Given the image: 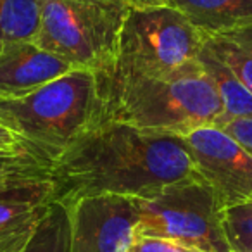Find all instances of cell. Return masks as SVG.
I'll return each mask as SVG.
<instances>
[{"label": "cell", "instance_id": "1", "mask_svg": "<svg viewBox=\"0 0 252 252\" xmlns=\"http://www.w3.org/2000/svg\"><path fill=\"white\" fill-rule=\"evenodd\" d=\"M49 175L61 200L105 193L151 199L199 176L183 137L116 121H98L85 131L49 166Z\"/></svg>", "mask_w": 252, "mask_h": 252}, {"label": "cell", "instance_id": "2", "mask_svg": "<svg viewBox=\"0 0 252 252\" xmlns=\"http://www.w3.org/2000/svg\"><path fill=\"white\" fill-rule=\"evenodd\" d=\"M97 74L100 121L125 123L138 130L187 137L216 126L223 102L199 61L168 78H149L109 69Z\"/></svg>", "mask_w": 252, "mask_h": 252}, {"label": "cell", "instance_id": "3", "mask_svg": "<svg viewBox=\"0 0 252 252\" xmlns=\"http://www.w3.org/2000/svg\"><path fill=\"white\" fill-rule=\"evenodd\" d=\"M97 74L73 69L16 98H0V125L25 151L49 166L100 121Z\"/></svg>", "mask_w": 252, "mask_h": 252}, {"label": "cell", "instance_id": "4", "mask_svg": "<svg viewBox=\"0 0 252 252\" xmlns=\"http://www.w3.org/2000/svg\"><path fill=\"white\" fill-rule=\"evenodd\" d=\"M131 0H40L35 43L73 69L114 66Z\"/></svg>", "mask_w": 252, "mask_h": 252}, {"label": "cell", "instance_id": "5", "mask_svg": "<svg viewBox=\"0 0 252 252\" xmlns=\"http://www.w3.org/2000/svg\"><path fill=\"white\" fill-rule=\"evenodd\" d=\"M204 35L176 9L131 7L112 69L149 78H168L195 63Z\"/></svg>", "mask_w": 252, "mask_h": 252}, {"label": "cell", "instance_id": "6", "mask_svg": "<svg viewBox=\"0 0 252 252\" xmlns=\"http://www.w3.org/2000/svg\"><path fill=\"white\" fill-rule=\"evenodd\" d=\"M138 237L180 242L202 252H231L223 206L202 178L173 183L151 199H137Z\"/></svg>", "mask_w": 252, "mask_h": 252}, {"label": "cell", "instance_id": "7", "mask_svg": "<svg viewBox=\"0 0 252 252\" xmlns=\"http://www.w3.org/2000/svg\"><path fill=\"white\" fill-rule=\"evenodd\" d=\"M197 175L214 190L223 209L252 202V152L216 126L187 135Z\"/></svg>", "mask_w": 252, "mask_h": 252}, {"label": "cell", "instance_id": "8", "mask_svg": "<svg viewBox=\"0 0 252 252\" xmlns=\"http://www.w3.org/2000/svg\"><path fill=\"white\" fill-rule=\"evenodd\" d=\"M71 218V252H128L137 237V199L85 195L64 200Z\"/></svg>", "mask_w": 252, "mask_h": 252}, {"label": "cell", "instance_id": "9", "mask_svg": "<svg viewBox=\"0 0 252 252\" xmlns=\"http://www.w3.org/2000/svg\"><path fill=\"white\" fill-rule=\"evenodd\" d=\"M56 199L57 185L49 171L0 178V252H21Z\"/></svg>", "mask_w": 252, "mask_h": 252}, {"label": "cell", "instance_id": "10", "mask_svg": "<svg viewBox=\"0 0 252 252\" xmlns=\"http://www.w3.org/2000/svg\"><path fill=\"white\" fill-rule=\"evenodd\" d=\"M73 67L35 42L4 43L0 52V98H16L64 76Z\"/></svg>", "mask_w": 252, "mask_h": 252}, {"label": "cell", "instance_id": "11", "mask_svg": "<svg viewBox=\"0 0 252 252\" xmlns=\"http://www.w3.org/2000/svg\"><path fill=\"white\" fill-rule=\"evenodd\" d=\"M204 38L252 26V0H169Z\"/></svg>", "mask_w": 252, "mask_h": 252}, {"label": "cell", "instance_id": "12", "mask_svg": "<svg viewBox=\"0 0 252 252\" xmlns=\"http://www.w3.org/2000/svg\"><path fill=\"white\" fill-rule=\"evenodd\" d=\"M199 64L206 74L211 78L213 85L216 87L218 95L223 102V116L218 121L216 128L231 119H252V95L240 81L237 80L230 67L204 43L199 57Z\"/></svg>", "mask_w": 252, "mask_h": 252}, {"label": "cell", "instance_id": "13", "mask_svg": "<svg viewBox=\"0 0 252 252\" xmlns=\"http://www.w3.org/2000/svg\"><path fill=\"white\" fill-rule=\"evenodd\" d=\"M21 252H71V218L64 200L50 204Z\"/></svg>", "mask_w": 252, "mask_h": 252}, {"label": "cell", "instance_id": "14", "mask_svg": "<svg viewBox=\"0 0 252 252\" xmlns=\"http://www.w3.org/2000/svg\"><path fill=\"white\" fill-rule=\"evenodd\" d=\"M206 45L252 95V26L206 38Z\"/></svg>", "mask_w": 252, "mask_h": 252}, {"label": "cell", "instance_id": "15", "mask_svg": "<svg viewBox=\"0 0 252 252\" xmlns=\"http://www.w3.org/2000/svg\"><path fill=\"white\" fill-rule=\"evenodd\" d=\"M40 14V0H0V40L35 42Z\"/></svg>", "mask_w": 252, "mask_h": 252}, {"label": "cell", "instance_id": "16", "mask_svg": "<svg viewBox=\"0 0 252 252\" xmlns=\"http://www.w3.org/2000/svg\"><path fill=\"white\" fill-rule=\"evenodd\" d=\"M223 226L231 252H252V202L226 207Z\"/></svg>", "mask_w": 252, "mask_h": 252}, {"label": "cell", "instance_id": "17", "mask_svg": "<svg viewBox=\"0 0 252 252\" xmlns=\"http://www.w3.org/2000/svg\"><path fill=\"white\" fill-rule=\"evenodd\" d=\"M32 171H49L36 158H33L25 149H12V151H0V178L16 173Z\"/></svg>", "mask_w": 252, "mask_h": 252}, {"label": "cell", "instance_id": "18", "mask_svg": "<svg viewBox=\"0 0 252 252\" xmlns=\"http://www.w3.org/2000/svg\"><path fill=\"white\" fill-rule=\"evenodd\" d=\"M128 252H202L199 249L189 247L180 242L159 237H135Z\"/></svg>", "mask_w": 252, "mask_h": 252}, {"label": "cell", "instance_id": "19", "mask_svg": "<svg viewBox=\"0 0 252 252\" xmlns=\"http://www.w3.org/2000/svg\"><path fill=\"white\" fill-rule=\"evenodd\" d=\"M218 128L224 130L228 135H231L235 140H238L244 147H247L252 152V119H231Z\"/></svg>", "mask_w": 252, "mask_h": 252}, {"label": "cell", "instance_id": "20", "mask_svg": "<svg viewBox=\"0 0 252 252\" xmlns=\"http://www.w3.org/2000/svg\"><path fill=\"white\" fill-rule=\"evenodd\" d=\"M12 149H23V147L12 137L11 131L5 130L4 126L0 125V151H12Z\"/></svg>", "mask_w": 252, "mask_h": 252}, {"label": "cell", "instance_id": "21", "mask_svg": "<svg viewBox=\"0 0 252 252\" xmlns=\"http://www.w3.org/2000/svg\"><path fill=\"white\" fill-rule=\"evenodd\" d=\"M168 4L169 0H131V7H161Z\"/></svg>", "mask_w": 252, "mask_h": 252}, {"label": "cell", "instance_id": "22", "mask_svg": "<svg viewBox=\"0 0 252 252\" xmlns=\"http://www.w3.org/2000/svg\"><path fill=\"white\" fill-rule=\"evenodd\" d=\"M2 47H4V42H2V40H0V52H2Z\"/></svg>", "mask_w": 252, "mask_h": 252}]
</instances>
